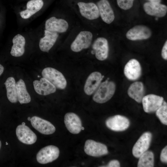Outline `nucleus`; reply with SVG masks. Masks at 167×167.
<instances>
[{
    "instance_id": "obj_1",
    "label": "nucleus",
    "mask_w": 167,
    "mask_h": 167,
    "mask_svg": "<svg viewBox=\"0 0 167 167\" xmlns=\"http://www.w3.org/2000/svg\"><path fill=\"white\" fill-rule=\"evenodd\" d=\"M115 89V84L113 81L107 80L101 83L94 92L93 100L97 103H105L112 97Z\"/></svg>"
},
{
    "instance_id": "obj_2",
    "label": "nucleus",
    "mask_w": 167,
    "mask_h": 167,
    "mask_svg": "<svg viewBox=\"0 0 167 167\" xmlns=\"http://www.w3.org/2000/svg\"><path fill=\"white\" fill-rule=\"evenodd\" d=\"M93 38V35L91 32L86 30L80 31L71 44V50L75 52H78L88 49L90 46Z\"/></svg>"
},
{
    "instance_id": "obj_3",
    "label": "nucleus",
    "mask_w": 167,
    "mask_h": 167,
    "mask_svg": "<svg viewBox=\"0 0 167 167\" xmlns=\"http://www.w3.org/2000/svg\"><path fill=\"white\" fill-rule=\"evenodd\" d=\"M42 75L56 88L64 89L66 87L67 82L64 76L59 71L55 68L47 67L45 68L42 71Z\"/></svg>"
},
{
    "instance_id": "obj_4",
    "label": "nucleus",
    "mask_w": 167,
    "mask_h": 167,
    "mask_svg": "<svg viewBox=\"0 0 167 167\" xmlns=\"http://www.w3.org/2000/svg\"><path fill=\"white\" fill-rule=\"evenodd\" d=\"M59 149L57 147L48 145L39 151L37 154L36 159L39 163L46 164L56 160L59 156Z\"/></svg>"
},
{
    "instance_id": "obj_5",
    "label": "nucleus",
    "mask_w": 167,
    "mask_h": 167,
    "mask_svg": "<svg viewBox=\"0 0 167 167\" xmlns=\"http://www.w3.org/2000/svg\"><path fill=\"white\" fill-rule=\"evenodd\" d=\"M84 150L87 155L96 157L106 155L108 153L106 145L92 139L85 141Z\"/></svg>"
},
{
    "instance_id": "obj_6",
    "label": "nucleus",
    "mask_w": 167,
    "mask_h": 167,
    "mask_svg": "<svg viewBox=\"0 0 167 167\" xmlns=\"http://www.w3.org/2000/svg\"><path fill=\"white\" fill-rule=\"evenodd\" d=\"M92 52L96 58L100 61H103L108 57L109 51L108 42L105 37L96 38L92 45Z\"/></svg>"
},
{
    "instance_id": "obj_7",
    "label": "nucleus",
    "mask_w": 167,
    "mask_h": 167,
    "mask_svg": "<svg viewBox=\"0 0 167 167\" xmlns=\"http://www.w3.org/2000/svg\"><path fill=\"white\" fill-rule=\"evenodd\" d=\"M77 5L80 14L84 18L89 20H92L99 17L98 8L95 3L80 2H78Z\"/></svg>"
},
{
    "instance_id": "obj_8",
    "label": "nucleus",
    "mask_w": 167,
    "mask_h": 167,
    "mask_svg": "<svg viewBox=\"0 0 167 167\" xmlns=\"http://www.w3.org/2000/svg\"><path fill=\"white\" fill-rule=\"evenodd\" d=\"M105 124L108 128L112 131H121L128 128L130 122L126 117L117 115L108 118L105 121Z\"/></svg>"
},
{
    "instance_id": "obj_9",
    "label": "nucleus",
    "mask_w": 167,
    "mask_h": 167,
    "mask_svg": "<svg viewBox=\"0 0 167 167\" xmlns=\"http://www.w3.org/2000/svg\"><path fill=\"white\" fill-rule=\"evenodd\" d=\"M152 138V134L149 132L144 133L140 137L132 149V154L135 157L139 158L147 151L150 145Z\"/></svg>"
},
{
    "instance_id": "obj_10",
    "label": "nucleus",
    "mask_w": 167,
    "mask_h": 167,
    "mask_svg": "<svg viewBox=\"0 0 167 167\" xmlns=\"http://www.w3.org/2000/svg\"><path fill=\"white\" fill-rule=\"evenodd\" d=\"M164 98L153 94L144 96L142 102L144 111L147 113H152L156 111L162 105Z\"/></svg>"
},
{
    "instance_id": "obj_11",
    "label": "nucleus",
    "mask_w": 167,
    "mask_h": 167,
    "mask_svg": "<svg viewBox=\"0 0 167 167\" xmlns=\"http://www.w3.org/2000/svg\"><path fill=\"white\" fill-rule=\"evenodd\" d=\"M16 134L18 140L25 144H33L37 140L36 134L25 125L21 124L17 126L16 129Z\"/></svg>"
},
{
    "instance_id": "obj_12",
    "label": "nucleus",
    "mask_w": 167,
    "mask_h": 167,
    "mask_svg": "<svg viewBox=\"0 0 167 167\" xmlns=\"http://www.w3.org/2000/svg\"><path fill=\"white\" fill-rule=\"evenodd\" d=\"M69 26L68 23L66 20L54 16L47 19L45 24V30L58 33L66 32Z\"/></svg>"
},
{
    "instance_id": "obj_13",
    "label": "nucleus",
    "mask_w": 167,
    "mask_h": 167,
    "mask_svg": "<svg viewBox=\"0 0 167 167\" xmlns=\"http://www.w3.org/2000/svg\"><path fill=\"white\" fill-rule=\"evenodd\" d=\"M30 122L33 127L42 134L50 135L55 131V127L52 123L38 117H32Z\"/></svg>"
},
{
    "instance_id": "obj_14",
    "label": "nucleus",
    "mask_w": 167,
    "mask_h": 167,
    "mask_svg": "<svg viewBox=\"0 0 167 167\" xmlns=\"http://www.w3.org/2000/svg\"><path fill=\"white\" fill-rule=\"evenodd\" d=\"M151 35V31L148 28L144 25H138L128 30L126 34V36L130 40L136 41L148 39Z\"/></svg>"
},
{
    "instance_id": "obj_15",
    "label": "nucleus",
    "mask_w": 167,
    "mask_h": 167,
    "mask_svg": "<svg viewBox=\"0 0 167 167\" xmlns=\"http://www.w3.org/2000/svg\"><path fill=\"white\" fill-rule=\"evenodd\" d=\"M64 122L68 131L73 134H78L81 131L82 126L81 119L75 113H67L64 117Z\"/></svg>"
},
{
    "instance_id": "obj_16",
    "label": "nucleus",
    "mask_w": 167,
    "mask_h": 167,
    "mask_svg": "<svg viewBox=\"0 0 167 167\" xmlns=\"http://www.w3.org/2000/svg\"><path fill=\"white\" fill-rule=\"evenodd\" d=\"M124 73L125 75L130 80H135L140 76L141 68L139 62L136 59L130 60L125 65Z\"/></svg>"
},
{
    "instance_id": "obj_17",
    "label": "nucleus",
    "mask_w": 167,
    "mask_h": 167,
    "mask_svg": "<svg viewBox=\"0 0 167 167\" xmlns=\"http://www.w3.org/2000/svg\"><path fill=\"white\" fill-rule=\"evenodd\" d=\"M100 16L105 23L110 24L115 18L113 11L107 0H100L97 3Z\"/></svg>"
},
{
    "instance_id": "obj_18",
    "label": "nucleus",
    "mask_w": 167,
    "mask_h": 167,
    "mask_svg": "<svg viewBox=\"0 0 167 167\" xmlns=\"http://www.w3.org/2000/svg\"><path fill=\"white\" fill-rule=\"evenodd\" d=\"M104 77L99 72L95 71L91 73L86 81L84 91L87 95L92 94L96 91Z\"/></svg>"
},
{
    "instance_id": "obj_19",
    "label": "nucleus",
    "mask_w": 167,
    "mask_h": 167,
    "mask_svg": "<svg viewBox=\"0 0 167 167\" xmlns=\"http://www.w3.org/2000/svg\"><path fill=\"white\" fill-rule=\"evenodd\" d=\"M143 8L147 14L157 17L164 16L167 12V6L160 3L147 2L144 4Z\"/></svg>"
},
{
    "instance_id": "obj_20",
    "label": "nucleus",
    "mask_w": 167,
    "mask_h": 167,
    "mask_svg": "<svg viewBox=\"0 0 167 167\" xmlns=\"http://www.w3.org/2000/svg\"><path fill=\"white\" fill-rule=\"evenodd\" d=\"M35 90L38 94L42 95H47L55 92L56 87L44 77L40 80H35L33 82Z\"/></svg>"
},
{
    "instance_id": "obj_21",
    "label": "nucleus",
    "mask_w": 167,
    "mask_h": 167,
    "mask_svg": "<svg viewBox=\"0 0 167 167\" xmlns=\"http://www.w3.org/2000/svg\"><path fill=\"white\" fill-rule=\"evenodd\" d=\"M44 32V36L40 39L39 46L42 51L48 52L56 42L59 34L46 30H45Z\"/></svg>"
},
{
    "instance_id": "obj_22",
    "label": "nucleus",
    "mask_w": 167,
    "mask_h": 167,
    "mask_svg": "<svg viewBox=\"0 0 167 167\" xmlns=\"http://www.w3.org/2000/svg\"><path fill=\"white\" fill-rule=\"evenodd\" d=\"M44 5L43 0H30L26 5V9L20 12V15L23 19L29 18L40 11Z\"/></svg>"
},
{
    "instance_id": "obj_23",
    "label": "nucleus",
    "mask_w": 167,
    "mask_h": 167,
    "mask_svg": "<svg viewBox=\"0 0 167 167\" xmlns=\"http://www.w3.org/2000/svg\"><path fill=\"white\" fill-rule=\"evenodd\" d=\"M12 42L13 45L10 52L11 55L15 57L22 56L25 52V38L22 35L17 34L13 37Z\"/></svg>"
},
{
    "instance_id": "obj_24",
    "label": "nucleus",
    "mask_w": 167,
    "mask_h": 167,
    "mask_svg": "<svg viewBox=\"0 0 167 167\" xmlns=\"http://www.w3.org/2000/svg\"><path fill=\"white\" fill-rule=\"evenodd\" d=\"M127 93L128 96L138 103L142 102L144 96V87L141 82H135L129 86Z\"/></svg>"
},
{
    "instance_id": "obj_25",
    "label": "nucleus",
    "mask_w": 167,
    "mask_h": 167,
    "mask_svg": "<svg viewBox=\"0 0 167 167\" xmlns=\"http://www.w3.org/2000/svg\"><path fill=\"white\" fill-rule=\"evenodd\" d=\"M16 85L18 101L21 104L29 103L31 98L27 90L24 81L20 79L16 83Z\"/></svg>"
},
{
    "instance_id": "obj_26",
    "label": "nucleus",
    "mask_w": 167,
    "mask_h": 167,
    "mask_svg": "<svg viewBox=\"0 0 167 167\" xmlns=\"http://www.w3.org/2000/svg\"><path fill=\"white\" fill-rule=\"evenodd\" d=\"M4 84L5 85L8 100L12 103L17 102L18 101L16 82L14 78L12 77H8Z\"/></svg>"
},
{
    "instance_id": "obj_27",
    "label": "nucleus",
    "mask_w": 167,
    "mask_h": 167,
    "mask_svg": "<svg viewBox=\"0 0 167 167\" xmlns=\"http://www.w3.org/2000/svg\"><path fill=\"white\" fill-rule=\"evenodd\" d=\"M138 167H153L154 166V156L153 153L147 151L139 157Z\"/></svg>"
},
{
    "instance_id": "obj_28",
    "label": "nucleus",
    "mask_w": 167,
    "mask_h": 167,
    "mask_svg": "<svg viewBox=\"0 0 167 167\" xmlns=\"http://www.w3.org/2000/svg\"><path fill=\"white\" fill-rule=\"evenodd\" d=\"M156 115L163 124L167 125V104L163 101L162 105L156 111Z\"/></svg>"
},
{
    "instance_id": "obj_29",
    "label": "nucleus",
    "mask_w": 167,
    "mask_h": 167,
    "mask_svg": "<svg viewBox=\"0 0 167 167\" xmlns=\"http://www.w3.org/2000/svg\"><path fill=\"white\" fill-rule=\"evenodd\" d=\"M134 0H117L118 6L124 10L131 8L133 5Z\"/></svg>"
},
{
    "instance_id": "obj_30",
    "label": "nucleus",
    "mask_w": 167,
    "mask_h": 167,
    "mask_svg": "<svg viewBox=\"0 0 167 167\" xmlns=\"http://www.w3.org/2000/svg\"><path fill=\"white\" fill-rule=\"evenodd\" d=\"M161 161L165 163L167 162V146H166L162 150L160 155Z\"/></svg>"
},
{
    "instance_id": "obj_31",
    "label": "nucleus",
    "mask_w": 167,
    "mask_h": 167,
    "mask_svg": "<svg viewBox=\"0 0 167 167\" xmlns=\"http://www.w3.org/2000/svg\"><path fill=\"white\" fill-rule=\"evenodd\" d=\"M161 55L162 58L165 60L167 59V41H166L163 47Z\"/></svg>"
},
{
    "instance_id": "obj_32",
    "label": "nucleus",
    "mask_w": 167,
    "mask_h": 167,
    "mask_svg": "<svg viewBox=\"0 0 167 167\" xmlns=\"http://www.w3.org/2000/svg\"><path fill=\"white\" fill-rule=\"evenodd\" d=\"M120 164L119 162L117 160H112L110 161L106 167H119Z\"/></svg>"
},
{
    "instance_id": "obj_33",
    "label": "nucleus",
    "mask_w": 167,
    "mask_h": 167,
    "mask_svg": "<svg viewBox=\"0 0 167 167\" xmlns=\"http://www.w3.org/2000/svg\"><path fill=\"white\" fill-rule=\"evenodd\" d=\"M4 70V68L3 66L0 64V76Z\"/></svg>"
},
{
    "instance_id": "obj_34",
    "label": "nucleus",
    "mask_w": 167,
    "mask_h": 167,
    "mask_svg": "<svg viewBox=\"0 0 167 167\" xmlns=\"http://www.w3.org/2000/svg\"><path fill=\"white\" fill-rule=\"evenodd\" d=\"M149 2H157V3H160L161 2V0H148Z\"/></svg>"
},
{
    "instance_id": "obj_35",
    "label": "nucleus",
    "mask_w": 167,
    "mask_h": 167,
    "mask_svg": "<svg viewBox=\"0 0 167 167\" xmlns=\"http://www.w3.org/2000/svg\"><path fill=\"white\" fill-rule=\"evenodd\" d=\"M27 119L28 121H30L31 120V118L30 117H28Z\"/></svg>"
},
{
    "instance_id": "obj_36",
    "label": "nucleus",
    "mask_w": 167,
    "mask_h": 167,
    "mask_svg": "<svg viewBox=\"0 0 167 167\" xmlns=\"http://www.w3.org/2000/svg\"><path fill=\"white\" fill-rule=\"evenodd\" d=\"M84 127L82 126L81 127V130H84Z\"/></svg>"
},
{
    "instance_id": "obj_37",
    "label": "nucleus",
    "mask_w": 167,
    "mask_h": 167,
    "mask_svg": "<svg viewBox=\"0 0 167 167\" xmlns=\"http://www.w3.org/2000/svg\"><path fill=\"white\" fill-rule=\"evenodd\" d=\"M1 141L0 140V148H1Z\"/></svg>"
},
{
    "instance_id": "obj_38",
    "label": "nucleus",
    "mask_w": 167,
    "mask_h": 167,
    "mask_svg": "<svg viewBox=\"0 0 167 167\" xmlns=\"http://www.w3.org/2000/svg\"><path fill=\"white\" fill-rule=\"evenodd\" d=\"M25 123L24 122H22V125H25Z\"/></svg>"
},
{
    "instance_id": "obj_39",
    "label": "nucleus",
    "mask_w": 167,
    "mask_h": 167,
    "mask_svg": "<svg viewBox=\"0 0 167 167\" xmlns=\"http://www.w3.org/2000/svg\"><path fill=\"white\" fill-rule=\"evenodd\" d=\"M6 144L7 145L8 144L7 143V142H6Z\"/></svg>"
}]
</instances>
